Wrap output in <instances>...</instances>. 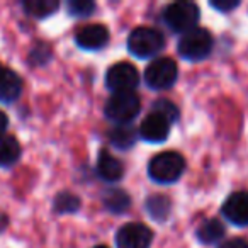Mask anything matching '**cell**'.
<instances>
[{
  "label": "cell",
  "instance_id": "cell-5",
  "mask_svg": "<svg viewBox=\"0 0 248 248\" xmlns=\"http://www.w3.org/2000/svg\"><path fill=\"white\" fill-rule=\"evenodd\" d=\"M141 100L135 92H116L106 104L107 119L117 124H129L140 114Z\"/></svg>",
  "mask_w": 248,
  "mask_h": 248
},
{
  "label": "cell",
  "instance_id": "cell-18",
  "mask_svg": "<svg viewBox=\"0 0 248 248\" xmlns=\"http://www.w3.org/2000/svg\"><path fill=\"white\" fill-rule=\"evenodd\" d=\"M109 140L116 148L129 150L136 143V131L131 124H117L110 131Z\"/></svg>",
  "mask_w": 248,
  "mask_h": 248
},
{
  "label": "cell",
  "instance_id": "cell-20",
  "mask_svg": "<svg viewBox=\"0 0 248 248\" xmlns=\"http://www.w3.org/2000/svg\"><path fill=\"white\" fill-rule=\"evenodd\" d=\"M82 201L72 192H60L53 201V207L58 214H73L80 209Z\"/></svg>",
  "mask_w": 248,
  "mask_h": 248
},
{
  "label": "cell",
  "instance_id": "cell-1",
  "mask_svg": "<svg viewBox=\"0 0 248 248\" xmlns=\"http://www.w3.org/2000/svg\"><path fill=\"white\" fill-rule=\"evenodd\" d=\"M186 172V158L177 152H163L148 163V175L153 182L173 184Z\"/></svg>",
  "mask_w": 248,
  "mask_h": 248
},
{
  "label": "cell",
  "instance_id": "cell-6",
  "mask_svg": "<svg viewBox=\"0 0 248 248\" xmlns=\"http://www.w3.org/2000/svg\"><path fill=\"white\" fill-rule=\"evenodd\" d=\"M179 78V66L172 58H156L146 66L145 82L153 90H167Z\"/></svg>",
  "mask_w": 248,
  "mask_h": 248
},
{
  "label": "cell",
  "instance_id": "cell-16",
  "mask_svg": "<svg viewBox=\"0 0 248 248\" xmlns=\"http://www.w3.org/2000/svg\"><path fill=\"white\" fill-rule=\"evenodd\" d=\"M145 209L150 214V217L155 221H165L172 213V201L162 194L150 196L145 201Z\"/></svg>",
  "mask_w": 248,
  "mask_h": 248
},
{
  "label": "cell",
  "instance_id": "cell-27",
  "mask_svg": "<svg viewBox=\"0 0 248 248\" xmlns=\"http://www.w3.org/2000/svg\"><path fill=\"white\" fill-rule=\"evenodd\" d=\"M5 226H7V216H5V214L0 213V231L4 230Z\"/></svg>",
  "mask_w": 248,
  "mask_h": 248
},
{
  "label": "cell",
  "instance_id": "cell-8",
  "mask_svg": "<svg viewBox=\"0 0 248 248\" xmlns=\"http://www.w3.org/2000/svg\"><path fill=\"white\" fill-rule=\"evenodd\" d=\"M153 231L143 223H126L116 233L117 248H150Z\"/></svg>",
  "mask_w": 248,
  "mask_h": 248
},
{
  "label": "cell",
  "instance_id": "cell-23",
  "mask_svg": "<svg viewBox=\"0 0 248 248\" xmlns=\"http://www.w3.org/2000/svg\"><path fill=\"white\" fill-rule=\"evenodd\" d=\"M49 60H51V49H49V46L45 45V43H38V45L31 49V53H29V63L34 66L46 65Z\"/></svg>",
  "mask_w": 248,
  "mask_h": 248
},
{
  "label": "cell",
  "instance_id": "cell-19",
  "mask_svg": "<svg viewBox=\"0 0 248 248\" xmlns=\"http://www.w3.org/2000/svg\"><path fill=\"white\" fill-rule=\"evenodd\" d=\"M24 11L34 19H46L60 9L58 0H28L22 4Z\"/></svg>",
  "mask_w": 248,
  "mask_h": 248
},
{
  "label": "cell",
  "instance_id": "cell-22",
  "mask_svg": "<svg viewBox=\"0 0 248 248\" xmlns=\"http://www.w3.org/2000/svg\"><path fill=\"white\" fill-rule=\"evenodd\" d=\"M153 112H158L162 114L163 117H165L167 121H169L170 124L177 123V121L180 119V110L179 107L175 106V104L172 102V100H167V99H160L156 100L155 104H153Z\"/></svg>",
  "mask_w": 248,
  "mask_h": 248
},
{
  "label": "cell",
  "instance_id": "cell-11",
  "mask_svg": "<svg viewBox=\"0 0 248 248\" xmlns=\"http://www.w3.org/2000/svg\"><path fill=\"white\" fill-rule=\"evenodd\" d=\"M75 43L78 48L87 51L102 49L109 43V29L102 24H90L82 28L75 36Z\"/></svg>",
  "mask_w": 248,
  "mask_h": 248
},
{
  "label": "cell",
  "instance_id": "cell-4",
  "mask_svg": "<svg viewBox=\"0 0 248 248\" xmlns=\"http://www.w3.org/2000/svg\"><path fill=\"white\" fill-rule=\"evenodd\" d=\"M165 48V38L155 28H136L128 38V49L136 58H153Z\"/></svg>",
  "mask_w": 248,
  "mask_h": 248
},
{
  "label": "cell",
  "instance_id": "cell-24",
  "mask_svg": "<svg viewBox=\"0 0 248 248\" xmlns=\"http://www.w3.org/2000/svg\"><path fill=\"white\" fill-rule=\"evenodd\" d=\"M240 0H211L209 2L211 7L216 9L217 12H223V14H230L231 11L240 7Z\"/></svg>",
  "mask_w": 248,
  "mask_h": 248
},
{
  "label": "cell",
  "instance_id": "cell-12",
  "mask_svg": "<svg viewBox=\"0 0 248 248\" xmlns=\"http://www.w3.org/2000/svg\"><path fill=\"white\" fill-rule=\"evenodd\" d=\"M97 173L102 180L117 182L124 175V165L107 150H100L99 156H97Z\"/></svg>",
  "mask_w": 248,
  "mask_h": 248
},
{
  "label": "cell",
  "instance_id": "cell-21",
  "mask_svg": "<svg viewBox=\"0 0 248 248\" xmlns=\"http://www.w3.org/2000/svg\"><path fill=\"white\" fill-rule=\"evenodd\" d=\"M97 5L90 0H70L66 4V11L73 17H89L95 12Z\"/></svg>",
  "mask_w": 248,
  "mask_h": 248
},
{
  "label": "cell",
  "instance_id": "cell-28",
  "mask_svg": "<svg viewBox=\"0 0 248 248\" xmlns=\"http://www.w3.org/2000/svg\"><path fill=\"white\" fill-rule=\"evenodd\" d=\"M4 70H5V66L2 65V63H0V75H2V73H4Z\"/></svg>",
  "mask_w": 248,
  "mask_h": 248
},
{
  "label": "cell",
  "instance_id": "cell-15",
  "mask_svg": "<svg viewBox=\"0 0 248 248\" xmlns=\"http://www.w3.org/2000/svg\"><path fill=\"white\" fill-rule=\"evenodd\" d=\"M22 155L21 143L12 135L0 136V167H11L17 163Z\"/></svg>",
  "mask_w": 248,
  "mask_h": 248
},
{
  "label": "cell",
  "instance_id": "cell-9",
  "mask_svg": "<svg viewBox=\"0 0 248 248\" xmlns=\"http://www.w3.org/2000/svg\"><path fill=\"white\" fill-rule=\"evenodd\" d=\"M221 213L234 226H248V190L230 194L221 206Z\"/></svg>",
  "mask_w": 248,
  "mask_h": 248
},
{
  "label": "cell",
  "instance_id": "cell-14",
  "mask_svg": "<svg viewBox=\"0 0 248 248\" xmlns=\"http://www.w3.org/2000/svg\"><path fill=\"white\" fill-rule=\"evenodd\" d=\"M226 234V228H224L223 221H219L217 217H211L199 224L196 231V238L202 245H216Z\"/></svg>",
  "mask_w": 248,
  "mask_h": 248
},
{
  "label": "cell",
  "instance_id": "cell-29",
  "mask_svg": "<svg viewBox=\"0 0 248 248\" xmlns=\"http://www.w3.org/2000/svg\"><path fill=\"white\" fill-rule=\"evenodd\" d=\"M93 248H109V247H106V245H97V247H93Z\"/></svg>",
  "mask_w": 248,
  "mask_h": 248
},
{
  "label": "cell",
  "instance_id": "cell-10",
  "mask_svg": "<svg viewBox=\"0 0 248 248\" xmlns=\"http://www.w3.org/2000/svg\"><path fill=\"white\" fill-rule=\"evenodd\" d=\"M172 124L158 112H152L143 119L140 126V136L148 143H163L170 135Z\"/></svg>",
  "mask_w": 248,
  "mask_h": 248
},
{
  "label": "cell",
  "instance_id": "cell-13",
  "mask_svg": "<svg viewBox=\"0 0 248 248\" xmlns=\"http://www.w3.org/2000/svg\"><path fill=\"white\" fill-rule=\"evenodd\" d=\"M22 93V80L16 72L5 66L0 75V102H14Z\"/></svg>",
  "mask_w": 248,
  "mask_h": 248
},
{
  "label": "cell",
  "instance_id": "cell-17",
  "mask_svg": "<svg viewBox=\"0 0 248 248\" xmlns=\"http://www.w3.org/2000/svg\"><path fill=\"white\" fill-rule=\"evenodd\" d=\"M102 202L106 209H109L114 214L126 213L131 206V197L121 189H110L102 196Z\"/></svg>",
  "mask_w": 248,
  "mask_h": 248
},
{
  "label": "cell",
  "instance_id": "cell-2",
  "mask_svg": "<svg viewBox=\"0 0 248 248\" xmlns=\"http://www.w3.org/2000/svg\"><path fill=\"white\" fill-rule=\"evenodd\" d=\"M214 38L207 29L196 28L186 32L177 45V51L187 62H202L213 53Z\"/></svg>",
  "mask_w": 248,
  "mask_h": 248
},
{
  "label": "cell",
  "instance_id": "cell-25",
  "mask_svg": "<svg viewBox=\"0 0 248 248\" xmlns=\"http://www.w3.org/2000/svg\"><path fill=\"white\" fill-rule=\"evenodd\" d=\"M217 248H248V241L245 238H231V240L221 243Z\"/></svg>",
  "mask_w": 248,
  "mask_h": 248
},
{
  "label": "cell",
  "instance_id": "cell-26",
  "mask_svg": "<svg viewBox=\"0 0 248 248\" xmlns=\"http://www.w3.org/2000/svg\"><path fill=\"white\" fill-rule=\"evenodd\" d=\"M7 126H9V117H7V114L0 110V136L4 135V131L7 129Z\"/></svg>",
  "mask_w": 248,
  "mask_h": 248
},
{
  "label": "cell",
  "instance_id": "cell-3",
  "mask_svg": "<svg viewBox=\"0 0 248 248\" xmlns=\"http://www.w3.org/2000/svg\"><path fill=\"white\" fill-rule=\"evenodd\" d=\"M162 17L167 28H170V31L186 34V32L197 28V22L201 19V11L194 2L182 0V2H173V4L167 5Z\"/></svg>",
  "mask_w": 248,
  "mask_h": 248
},
{
  "label": "cell",
  "instance_id": "cell-7",
  "mask_svg": "<svg viewBox=\"0 0 248 248\" xmlns=\"http://www.w3.org/2000/svg\"><path fill=\"white\" fill-rule=\"evenodd\" d=\"M140 83V73L131 63L121 62L112 65L106 73V85L109 90L116 92H133Z\"/></svg>",
  "mask_w": 248,
  "mask_h": 248
}]
</instances>
